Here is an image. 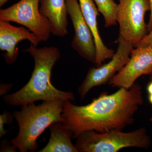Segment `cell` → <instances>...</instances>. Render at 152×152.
<instances>
[{
	"mask_svg": "<svg viewBox=\"0 0 152 152\" xmlns=\"http://www.w3.org/2000/svg\"><path fill=\"white\" fill-rule=\"evenodd\" d=\"M48 142L39 152H78L72 139L73 134L61 122L53 123L49 126Z\"/></svg>",
	"mask_w": 152,
	"mask_h": 152,
	"instance_id": "obj_13",
	"label": "cell"
},
{
	"mask_svg": "<svg viewBox=\"0 0 152 152\" xmlns=\"http://www.w3.org/2000/svg\"><path fill=\"white\" fill-rule=\"evenodd\" d=\"M64 101H43L39 105L31 103L21 106L20 110L14 112L19 132L11 142L20 152L36 151L38 138L53 123H62Z\"/></svg>",
	"mask_w": 152,
	"mask_h": 152,
	"instance_id": "obj_3",
	"label": "cell"
},
{
	"mask_svg": "<svg viewBox=\"0 0 152 152\" xmlns=\"http://www.w3.org/2000/svg\"><path fill=\"white\" fill-rule=\"evenodd\" d=\"M142 93L141 86L134 84L129 89L121 88L110 94L102 93L86 105L65 100L62 123L72 131L73 139L88 131H123L134 123L135 114L143 104Z\"/></svg>",
	"mask_w": 152,
	"mask_h": 152,
	"instance_id": "obj_1",
	"label": "cell"
},
{
	"mask_svg": "<svg viewBox=\"0 0 152 152\" xmlns=\"http://www.w3.org/2000/svg\"><path fill=\"white\" fill-rule=\"evenodd\" d=\"M118 1L116 21L119 25V36L135 47L148 32L145 17L151 10L150 0Z\"/></svg>",
	"mask_w": 152,
	"mask_h": 152,
	"instance_id": "obj_5",
	"label": "cell"
},
{
	"mask_svg": "<svg viewBox=\"0 0 152 152\" xmlns=\"http://www.w3.org/2000/svg\"><path fill=\"white\" fill-rule=\"evenodd\" d=\"M12 87V84L1 83L0 86V96H2L5 95L10 91Z\"/></svg>",
	"mask_w": 152,
	"mask_h": 152,
	"instance_id": "obj_18",
	"label": "cell"
},
{
	"mask_svg": "<svg viewBox=\"0 0 152 152\" xmlns=\"http://www.w3.org/2000/svg\"><path fill=\"white\" fill-rule=\"evenodd\" d=\"M82 14L87 25L92 33L96 48V67H99L106 60L111 59L115 52L108 48L104 44L99 33L97 16L99 15L98 8L94 0H79Z\"/></svg>",
	"mask_w": 152,
	"mask_h": 152,
	"instance_id": "obj_11",
	"label": "cell"
},
{
	"mask_svg": "<svg viewBox=\"0 0 152 152\" xmlns=\"http://www.w3.org/2000/svg\"><path fill=\"white\" fill-rule=\"evenodd\" d=\"M76 139L75 146L78 152H117L128 148L147 150L151 145L149 136L143 127L129 132L118 130L102 133L88 131Z\"/></svg>",
	"mask_w": 152,
	"mask_h": 152,
	"instance_id": "obj_4",
	"label": "cell"
},
{
	"mask_svg": "<svg viewBox=\"0 0 152 152\" xmlns=\"http://www.w3.org/2000/svg\"><path fill=\"white\" fill-rule=\"evenodd\" d=\"M152 72V47L136 48L128 62L109 82L112 87L130 88L140 77Z\"/></svg>",
	"mask_w": 152,
	"mask_h": 152,
	"instance_id": "obj_9",
	"label": "cell"
},
{
	"mask_svg": "<svg viewBox=\"0 0 152 152\" xmlns=\"http://www.w3.org/2000/svg\"><path fill=\"white\" fill-rule=\"evenodd\" d=\"M150 121H151V122H152V116L151 117V118H150Z\"/></svg>",
	"mask_w": 152,
	"mask_h": 152,
	"instance_id": "obj_24",
	"label": "cell"
},
{
	"mask_svg": "<svg viewBox=\"0 0 152 152\" xmlns=\"http://www.w3.org/2000/svg\"><path fill=\"white\" fill-rule=\"evenodd\" d=\"M23 52L29 53L34 58V71L24 86L16 92L3 96L6 104L17 107L38 101L75 100L73 93L58 89L51 82L52 69L61 57L58 49L55 47L37 48L31 45Z\"/></svg>",
	"mask_w": 152,
	"mask_h": 152,
	"instance_id": "obj_2",
	"label": "cell"
},
{
	"mask_svg": "<svg viewBox=\"0 0 152 152\" xmlns=\"http://www.w3.org/2000/svg\"><path fill=\"white\" fill-rule=\"evenodd\" d=\"M13 118V115L12 116L10 113L7 111H4L0 115V138L5 135L9 131L4 129L5 125L12 124Z\"/></svg>",
	"mask_w": 152,
	"mask_h": 152,
	"instance_id": "obj_15",
	"label": "cell"
},
{
	"mask_svg": "<svg viewBox=\"0 0 152 152\" xmlns=\"http://www.w3.org/2000/svg\"><path fill=\"white\" fill-rule=\"evenodd\" d=\"M24 40H28L37 47L40 42L37 36L28 29L17 27L9 22L0 21V49L6 52L3 56L7 64H12L16 61L18 56L17 44Z\"/></svg>",
	"mask_w": 152,
	"mask_h": 152,
	"instance_id": "obj_10",
	"label": "cell"
},
{
	"mask_svg": "<svg viewBox=\"0 0 152 152\" xmlns=\"http://www.w3.org/2000/svg\"><path fill=\"white\" fill-rule=\"evenodd\" d=\"M152 47V29L148 34L136 45L135 48H146Z\"/></svg>",
	"mask_w": 152,
	"mask_h": 152,
	"instance_id": "obj_16",
	"label": "cell"
},
{
	"mask_svg": "<svg viewBox=\"0 0 152 152\" xmlns=\"http://www.w3.org/2000/svg\"><path fill=\"white\" fill-rule=\"evenodd\" d=\"M117 42L118 44L117 51L110 61L99 67H94L89 69L78 90L81 99H83L93 88L109 83L129 61L134 46L120 36Z\"/></svg>",
	"mask_w": 152,
	"mask_h": 152,
	"instance_id": "obj_7",
	"label": "cell"
},
{
	"mask_svg": "<svg viewBox=\"0 0 152 152\" xmlns=\"http://www.w3.org/2000/svg\"><path fill=\"white\" fill-rule=\"evenodd\" d=\"M9 0H0V7H2L6 3H7Z\"/></svg>",
	"mask_w": 152,
	"mask_h": 152,
	"instance_id": "obj_21",
	"label": "cell"
},
{
	"mask_svg": "<svg viewBox=\"0 0 152 152\" xmlns=\"http://www.w3.org/2000/svg\"><path fill=\"white\" fill-rule=\"evenodd\" d=\"M17 148L13 145H12L9 143L7 140H4L1 142V152H16Z\"/></svg>",
	"mask_w": 152,
	"mask_h": 152,
	"instance_id": "obj_17",
	"label": "cell"
},
{
	"mask_svg": "<svg viewBox=\"0 0 152 152\" xmlns=\"http://www.w3.org/2000/svg\"><path fill=\"white\" fill-rule=\"evenodd\" d=\"M75 36L72 47L82 58L96 64V48L92 33L85 20L78 0H66Z\"/></svg>",
	"mask_w": 152,
	"mask_h": 152,
	"instance_id": "obj_8",
	"label": "cell"
},
{
	"mask_svg": "<svg viewBox=\"0 0 152 152\" xmlns=\"http://www.w3.org/2000/svg\"><path fill=\"white\" fill-rule=\"evenodd\" d=\"M151 77H150V79H151V81H152V72L151 74H150Z\"/></svg>",
	"mask_w": 152,
	"mask_h": 152,
	"instance_id": "obj_23",
	"label": "cell"
},
{
	"mask_svg": "<svg viewBox=\"0 0 152 152\" xmlns=\"http://www.w3.org/2000/svg\"><path fill=\"white\" fill-rule=\"evenodd\" d=\"M99 12L103 16L104 26L108 28L116 25L118 4L114 0H94Z\"/></svg>",
	"mask_w": 152,
	"mask_h": 152,
	"instance_id": "obj_14",
	"label": "cell"
},
{
	"mask_svg": "<svg viewBox=\"0 0 152 152\" xmlns=\"http://www.w3.org/2000/svg\"><path fill=\"white\" fill-rule=\"evenodd\" d=\"M40 0H21L13 5L0 10V21L23 25L37 36L40 42H47L52 34L49 20L41 13Z\"/></svg>",
	"mask_w": 152,
	"mask_h": 152,
	"instance_id": "obj_6",
	"label": "cell"
},
{
	"mask_svg": "<svg viewBox=\"0 0 152 152\" xmlns=\"http://www.w3.org/2000/svg\"><path fill=\"white\" fill-rule=\"evenodd\" d=\"M147 91L148 93V94H152V81H151V82L148 85L147 87Z\"/></svg>",
	"mask_w": 152,
	"mask_h": 152,
	"instance_id": "obj_20",
	"label": "cell"
},
{
	"mask_svg": "<svg viewBox=\"0 0 152 152\" xmlns=\"http://www.w3.org/2000/svg\"><path fill=\"white\" fill-rule=\"evenodd\" d=\"M41 13L49 20L52 34L58 37L68 34L67 9L66 0H40Z\"/></svg>",
	"mask_w": 152,
	"mask_h": 152,
	"instance_id": "obj_12",
	"label": "cell"
},
{
	"mask_svg": "<svg viewBox=\"0 0 152 152\" xmlns=\"http://www.w3.org/2000/svg\"><path fill=\"white\" fill-rule=\"evenodd\" d=\"M148 99L150 103L152 105V94H149Z\"/></svg>",
	"mask_w": 152,
	"mask_h": 152,
	"instance_id": "obj_22",
	"label": "cell"
},
{
	"mask_svg": "<svg viewBox=\"0 0 152 152\" xmlns=\"http://www.w3.org/2000/svg\"><path fill=\"white\" fill-rule=\"evenodd\" d=\"M150 1L151 3V10H150L151 13H150L149 21L147 25V28H148V32H149L152 29V0H150Z\"/></svg>",
	"mask_w": 152,
	"mask_h": 152,
	"instance_id": "obj_19",
	"label": "cell"
}]
</instances>
